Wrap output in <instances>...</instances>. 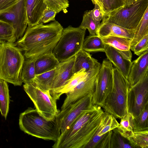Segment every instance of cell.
Instances as JSON below:
<instances>
[{"label": "cell", "instance_id": "1", "mask_svg": "<svg viewBox=\"0 0 148 148\" xmlns=\"http://www.w3.org/2000/svg\"><path fill=\"white\" fill-rule=\"evenodd\" d=\"M63 28L56 20L47 24L40 23L28 26L24 35L16 42L25 58L35 59L52 53L61 35Z\"/></svg>", "mask_w": 148, "mask_h": 148}, {"label": "cell", "instance_id": "2", "mask_svg": "<svg viewBox=\"0 0 148 148\" xmlns=\"http://www.w3.org/2000/svg\"><path fill=\"white\" fill-rule=\"evenodd\" d=\"M104 111L97 105L83 112L62 133L52 147L84 148L97 132Z\"/></svg>", "mask_w": 148, "mask_h": 148}, {"label": "cell", "instance_id": "3", "mask_svg": "<svg viewBox=\"0 0 148 148\" xmlns=\"http://www.w3.org/2000/svg\"><path fill=\"white\" fill-rule=\"evenodd\" d=\"M19 125L25 133L44 140L55 142L61 134L56 118L47 120L31 107L20 114Z\"/></svg>", "mask_w": 148, "mask_h": 148}, {"label": "cell", "instance_id": "4", "mask_svg": "<svg viewBox=\"0 0 148 148\" xmlns=\"http://www.w3.org/2000/svg\"><path fill=\"white\" fill-rule=\"evenodd\" d=\"M113 70L112 88L101 107L116 119H120L129 113L127 99L130 86L127 79L116 67H113Z\"/></svg>", "mask_w": 148, "mask_h": 148}, {"label": "cell", "instance_id": "5", "mask_svg": "<svg viewBox=\"0 0 148 148\" xmlns=\"http://www.w3.org/2000/svg\"><path fill=\"white\" fill-rule=\"evenodd\" d=\"M15 43L0 44V79L15 86L22 84L21 72L25 57Z\"/></svg>", "mask_w": 148, "mask_h": 148}, {"label": "cell", "instance_id": "6", "mask_svg": "<svg viewBox=\"0 0 148 148\" xmlns=\"http://www.w3.org/2000/svg\"><path fill=\"white\" fill-rule=\"evenodd\" d=\"M86 30L71 25L63 28L52 52L60 62L68 60L82 49Z\"/></svg>", "mask_w": 148, "mask_h": 148}, {"label": "cell", "instance_id": "7", "mask_svg": "<svg viewBox=\"0 0 148 148\" xmlns=\"http://www.w3.org/2000/svg\"><path fill=\"white\" fill-rule=\"evenodd\" d=\"M147 8L148 0H138L117 9L103 17L108 22L126 29H134Z\"/></svg>", "mask_w": 148, "mask_h": 148}, {"label": "cell", "instance_id": "8", "mask_svg": "<svg viewBox=\"0 0 148 148\" xmlns=\"http://www.w3.org/2000/svg\"><path fill=\"white\" fill-rule=\"evenodd\" d=\"M23 87L40 115L47 120L55 119L60 110L57 109V100L49 90L40 88L33 82L24 84Z\"/></svg>", "mask_w": 148, "mask_h": 148}, {"label": "cell", "instance_id": "9", "mask_svg": "<svg viewBox=\"0 0 148 148\" xmlns=\"http://www.w3.org/2000/svg\"><path fill=\"white\" fill-rule=\"evenodd\" d=\"M92 93H90L60 111L56 119L61 133L72 124L83 112L95 105Z\"/></svg>", "mask_w": 148, "mask_h": 148}, {"label": "cell", "instance_id": "10", "mask_svg": "<svg viewBox=\"0 0 148 148\" xmlns=\"http://www.w3.org/2000/svg\"><path fill=\"white\" fill-rule=\"evenodd\" d=\"M113 67L108 59H104L99 71L95 89L92 94L93 104L101 107L111 92L113 82Z\"/></svg>", "mask_w": 148, "mask_h": 148}, {"label": "cell", "instance_id": "11", "mask_svg": "<svg viewBox=\"0 0 148 148\" xmlns=\"http://www.w3.org/2000/svg\"><path fill=\"white\" fill-rule=\"evenodd\" d=\"M25 0H17L6 11L0 13V20L10 24L14 29L16 40L21 38L28 25Z\"/></svg>", "mask_w": 148, "mask_h": 148}, {"label": "cell", "instance_id": "12", "mask_svg": "<svg viewBox=\"0 0 148 148\" xmlns=\"http://www.w3.org/2000/svg\"><path fill=\"white\" fill-rule=\"evenodd\" d=\"M129 112L134 118L138 116L148 104V74L130 87L128 96Z\"/></svg>", "mask_w": 148, "mask_h": 148}, {"label": "cell", "instance_id": "13", "mask_svg": "<svg viewBox=\"0 0 148 148\" xmlns=\"http://www.w3.org/2000/svg\"><path fill=\"white\" fill-rule=\"evenodd\" d=\"M101 64L88 72L86 77L73 89L66 94V97L61 107L63 110L90 93L94 92L97 75Z\"/></svg>", "mask_w": 148, "mask_h": 148}, {"label": "cell", "instance_id": "14", "mask_svg": "<svg viewBox=\"0 0 148 148\" xmlns=\"http://www.w3.org/2000/svg\"><path fill=\"white\" fill-rule=\"evenodd\" d=\"M119 123L112 115L104 112L98 128L91 139L84 148H97L108 132L117 128Z\"/></svg>", "mask_w": 148, "mask_h": 148}, {"label": "cell", "instance_id": "15", "mask_svg": "<svg viewBox=\"0 0 148 148\" xmlns=\"http://www.w3.org/2000/svg\"><path fill=\"white\" fill-rule=\"evenodd\" d=\"M74 56L67 60L60 62L58 66L57 74L49 90L50 94L55 99L57 91L74 74Z\"/></svg>", "mask_w": 148, "mask_h": 148}, {"label": "cell", "instance_id": "16", "mask_svg": "<svg viewBox=\"0 0 148 148\" xmlns=\"http://www.w3.org/2000/svg\"><path fill=\"white\" fill-rule=\"evenodd\" d=\"M148 72V51L132 62L127 79L130 87L141 80Z\"/></svg>", "mask_w": 148, "mask_h": 148}, {"label": "cell", "instance_id": "17", "mask_svg": "<svg viewBox=\"0 0 148 148\" xmlns=\"http://www.w3.org/2000/svg\"><path fill=\"white\" fill-rule=\"evenodd\" d=\"M97 31V34L101 38L116 36L132 39L135 32L134 29H129L115 24L108 22L103 17Z\"/></svg>", "mask_w": 148, "mask_h": 148}, {"label": "cell", "instance_id": "18", "mask_svg": "<svg viewBox=\"0 0 148 148\" xmlns=\"http://www.w3.org/2000/svg\"><path fill=\"white\" fill-rule=\"evenodd\" d=\"M104 52L106 53L107 59L127 79L132 61L125 58L117 50L108 45L105 44Z\"/></svg>", "mask_w": 148, "mask_h": 148}, {"label": "cell", "instance_id": "19", "mask_svg": "<svg viewBox=\"0 0 148 148\" xmlns=\"http://www.w3.org/2000/svg\"><path fill=\"white\" fill-rule=\"evenodd\" d=\"M25 4L28 26L39 24L47 7L44 0H25Z\"/></svg>", "mask_w": 148, "mask_h": 148}, {"label": "cell", "instance_id": "20", "mask_svg": "<svg viewBox=\"0 0 148 148\" xmlns=\"http://www.w3.org/2000/svg\"><path fill=\"white\" fill-rule=\"evenodd\" d=\"M73 73H75L80 70L85 69L87 72L94 69L100 63L92 58L89 53L82 49L74 56Z\"/></svg>", "mask_w": 148, "mask_h": 148}, {"label": "cell", "instance_id": "21", "mask_svg": "<svg viewBox=\"0 0 148 148\" xmlns=\"http://www.w3.org/2000/svg\"><path fill=\"white\" fill-rule=\"evenodd\" d=\"M60 63L52 52L42 55L35 60L36 75L54 69L58 66Z\"/></svg>", "mask_w": 148, "mask_h": 148}, {"label": "cell", "instance_id": "22", "mask_svg": "<svg viewBox=\"0 0 148 148\" xmlns=\"http://www.w3.org/2000/svg\"><path fill=\"white\" fill-rule=\"evenodd\" d=\"M88 74L84 69L74 73L71 77L65 83L64 85L57 92L56 99H59L63 94H66L73 89L87 76Z\"/></svg>", "mask_w": 148, "mask_h": 148}, {"label": "cell", "instance_id": "23", "mask_svg": "<svg viewBox=\"0 0 148 148\" xmlns=\"http://www.w3.org/2000/svg\"><path fill=\"white\" fill-rule=\"evenodd\" d=\"M105 44L97 35L87 36L84 39L82 49L88 53L104 52Z\"/></svg>", "mask_w": 148, "mask_h": 148}, {"label": "cell", "instance_id": "24", "mask_svg": "<svg viewBox=\"0 0 148 148\" xmlns=\"http://www.w3.org/2000/svg\"><path fill=\"white\" fill-rule=\"evenodd\" d=\"M56 69L42 73L36 75L33 82L40 88L50 90L58 71Z\"/></svg>", "mask_w": 148, "mask_h": 148}, {"label": "cell", "instance_id": "25", "mask_svg": "<svg viewBox=\"0 0 148 148\" xmlns=\"http://www.w3.org/2000/svg\"><path fill=\"white\" fill-rule=\"evenodd\" d=\"M147 34H148V8L135 29L134 35L130 42V49L132 50L135 45Z\"/></svg>", "mask_w": 148, "mask_h": 148}, {"label": "cell", "instance_id": "26", "mask_svg": "<svg viewBox=\"0 0 148 148\" xmlns=\"http://www.w3.org/2000/svg\"><path fill=\"white\" fill-rule=\"evenodd\" d=\"M10 98L7 82L0 79V111L5 119L9 110Z\"/></svg>", "mask_w": 148, "mask_h": 148}, {"label": "cell", "instance_id": "27", "mask_svg": "<svg viewBox=\"0 0 148 148\" xmlns=\"http://www.w3.org/2000/svg\"><path fill=\"white\" fill-rule=\"evenodd\" d=\"M101 38L104 44L108 45L117 50H130L132 38L116 36H108Z\"/></svg>", "mask_w": 148, "mask_h": 148}, {"label": "cell", "instance_id": "28", "mask_svg": "<svg viewBox=\"0 0 148 148\" xmlns=\"http://www.w3.org/2000/svg\"><path fill=\"white\" fill-rule=\"evenodd\" d=\"M35 60L33 59L25 58L21 75L22 83L26 84L33 82L36 75L34 66Z\"/></svg>", "mask_w": 148, "mask_h": 148}, {"label": "cell", "instance_id": "29", "mask_svg": "<svg viewBox=\"0 0 148 148\" xmlns=\"http://www.w3.org/2000/svg\"><path fill=\"white\" fill-rule=\"evenodd\" d=\"M126 139L133 148H148V130L134 131Z\"/></svg>", "mask_w": 148, "mask_h": 148}, {"label": "cell", "instance_id": "30", "mask_svg": "<svg viewBox=\"0 0 148 148\" xmlns=\"http://www.w3.org/2000/svg\"><path fill=\"white\" fill-rule=\"evenodd\" d=\"M16 41L13 27L9 24L0 20V44L14 43Z\"/></svg>", "mask_w": 148, "mask_h": 148}, {"label": "cell", "instance_id": "31", "mask_svg": "<svg viewBox=\"0 0 148 148\" xmlns=\"http://www.w3.org/2000/svg\"><path fill=\"white\" fill-rule=\"evenodd\" d=\"M134 117L130 113L121 119L118 127L116 128L120 134L127 138L133 132V119Z\"/></svg>", "mask_w": 148, "mask_h": 148}, {"label": "cell", "instance_id": "32", "mask_svg": "<svg viewBox=\"0 0 148 148\" xmlns=\"http://www.w3.org/2000/svg\"><path fill=\"white\" fill-rule=\"evenodd\" d=\"M148 104L137 117L133 119L134 131L148 130Z\"/></svg>", "mask_w": 148, "mask_h": 148}, {"label": "cell", "instance_id": "33", "mask_svg": "<svg viewBox=\"0 0 148 148\" xmlns=\"http://www.w3.org/2000/svg\"><path fill=\"white\" fill-rule=\"evenodd\" d=\"M100 24L93 19L89 11L87 10L84 13L82 21L79 27L83 29H88L89 35H97V31Z\"/></svg>", "mask_w": 148, "mask_h": 148}, {"label": "cell", "instance_id": "34", "mask_svg": "<svg viewBox=\"0 0 148 148\" xmlns=\"http://www.w3.org/2000/svg\"><path fill=\"white\" fill-rule=\"evenodd\" d=\"M110 148H133L128 140L122 136L116 128L112 130Z\"/></svg>", "mask_w": 148, "mask_h": 148}, {"label": "cell", "instance_id": "35", "mask_svg": "<svg viewBox=\"0 0 148 148\" xmlns=\"http://www.w3.org/2000/svg\"><path fill=\"white\" fill-rule=\"evenodd\" d=\"M126 0H102L104 16L125 5Z\"/></svg>", "mask_w": 148, "mask_h": 148}, {"label": "cell", "instance_id": "36", "mask_svg": "<svg viewBox=\"0 0 148 148\" xmlns=\"http://www.w3.org/2000/svg\"><path fill=\"white\" fill-rule=\"evenodd\" d=\"M47 7L55 10L57 13L66 10L69 6L68 0H44Z\"/></svg>", "mask_w": 148, "mask_h": 148}, {"label": "cell", "instance_id": "37", "mask_svg": "<svg viewBox=\"0 0 148 148\" xmlns=\"http://www.w3.org/2000/svg\"><path fill=\"white\" fill-rule=\"evenodd\" d=\"M132 51L138 56L148 51V34L145 36L135 45Z\"/></svg>", "mask_w": 148, "mask_h": 148}, {"label": "cell", "instance_id": "38", "mask_svg": "<svg viewBox=\"0 0 148 148\" xmlns=\"http://www.w3.org/2000/svg\"><path fill=\"white\" fill-rule=\"evenodd\" d=\"M57 13L54 10L47 7L43 13L39 23H45L55 21V17Z\"/></svg>", "mask_w": 148, "mask_h": 148}, {"label": "cell", "instance_id": "39", "mask_svg": "<svg viewBox=\"0 0 148 148\" xmlns=\"http://www.w3.org/2000/svg\"><path fill=\"white\" fill-rule=\"evenodd\" d=\"M95 5L94 8L88 11L93 19L97 23H101L104 15L99 6L97 4Z\"/></svg>", "mask_w": 148, "mask_h": 148}, {"label": "cell", "instance_id": "40", "mask_svg": "<svg viewBox=\"0 0 148 148\" xmlns=\"http://www.w3.org/2000/svg\"><path fill=\"white\" fill-rule=\"evenodd\" d=\"M17 0H0V13L4 12L11 7Z\"/></svg>", "mask_w": 148, "mask_h": 148}, {"label": "cell", "instance_id": "41", "mask_svg": "<svg viewBox=\"0 0 148 148\" xmlns=\"http://www.w3.org/2000/svg\"><path fill=\"white\" fill-rule=\"evenodd\" d=\"M117 50L124 58L131 61L132 54L130 50L125 51Z\"/></svg>", "mask_w": 148, "mask_h": 148}, {"label": "cell", "instance_id": "42", "mask_svg": "<svg viewBox=\"0 0 148 148\" xmlns=\"http://www.w3.org/2000/svg\"><path fill=\"white\" fill-rule=\"evenodd\" d=\"M93 3L95 5L97 4L99 6L103 14V5L102 0H91Z\"/></svg>", "mask_w": 148, "mask_h": 148}, {"label": "cell", "instance_id": "43", "mask_svg": "<svg viewBox=\"0 0 148 148\" xmlns=\"http://www.w3.org/2000/svg\"><path fill=\"white\" fill-rule=\"evenodd\" d=\"M138 0H126L125 4L124 5H128Z\"/></svg>", "mask_w": 148, "mask_h": 148}]
</instances>
